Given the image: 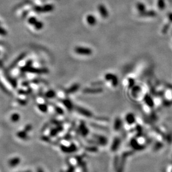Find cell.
Instances as JSON below:
<instances>
[{"label": "cell", "mask_w": 172, "mask_h": 172, "mask_svg": "<svg viewBox=\"0 0 172 172\" xmlns=\"http://www.w3.org/2000/svg\"><path fill=\"white\" fill-rule=\"evenodd\" d=\"M23 70L35 74H46L49 73V70L47 68H36L31 66L25 67L23 68Z\"/></svg>", "instance_id": "obj_1"}, {"label": "cell", "mask_w": 172, "mask_h": 172, "mask_svg": "<svg viewBox=\"0 0 172 172\" xmlns=\"http://www.w3.org/2000/svg\"><path fill=\"white\" fill-rule=\"evenodd\" d=\"M75 52L80 55L82 56H90L92 53V50L91 49L85 47L77 46L74 49Z\"/></svg>", "instance_id": "obj_2"}, {"label": "cell", "mask_w": 172, "mask_h": 172, "mask_svg": "<svg viewBox=\"0 0 172 172\" xmlns=\"http://www.w3.org/2000/svg\"><path fill=\"white\" fill-rule=\"evenodd\" d=\"M74 108L80 115L86 116L87 117H92L93 116V114L91 111L80 106H75Z\"/></svg>", "instance_id": "obj_3"}, {"label": "cell", "mask_w": 172, "mask_h": 172, "mask_svg": "<svg viewBox=\"0 0 172 172\" xmlns=\"http://www.w3.org/2000/svg\"><path fill=\"white\" fill-rule=\"evenodd\" d=\"M80 88V84L78 83H75L72 85L69 88H67V90H65V93L67 94H72L73 93H75L79 90Z\"/></svg>", "instance_id": "obj_4"}, {"label": "cell", "mask_w": 172, "mask_h": 172, "mask_svg": "<svg viewBox=\"0 0 172 172\" xmlns=\"http://www.w3.org/2000/svg\"><path fill=\"white\" fill-rule=\"evenodd\" d=\"M61 102L68 111H72L73 108H74V105L72 103V102L68 98L62 99Z\"/></svg>", "instance_id": "obj_5"}, {"label": "cell", "mask_w": 172, "mask_h": 172, "mask_svg": "<svg viewBox=\"0 0 172 172\" xmlns=\"http://www.w3.org/2000/svg\"><path fill=\"white\" fill-rule=\"evenodd\" d=\"M103 92L102 88H86L83 89V92L85 93H99Z\"/></svg>", "instance_id": "obj_6"}, {"label": "cell", "mask_w": 172, "mask_h": 172, "mask_svg": "<svg viewBox=\"0 0 172 172\" xmlns=\"http://www.w3.org/2000/svg\"><path fill=\"white\" fill-rule=\"evenodd\" d=\"M125 121H126V123L128 125L133 124L136 121L135 115H134L133 113L127 114L125 116Z\"/></svg>", "instance_id": "obj_7"}, {"label": "cell", "mask_w": 172, "mask_h": 172, "mask_svg": "<svg viewBox=\"0 0 172 172\" xmlns=\"http://www.w3.org/2000/svg\"><path fill=\"white\" fill-rule=\"evenodd\" d=\"M20 163V159L19 157H15L9 161V165L11 167H15Z\"/></svg>", "instance_id": "obj_8"}, {"label": "cell", "mask_w": 172, "mask_h": 172, "mask_svg": "<svg viewBox=\"0 0 172 172\" xmlns=\"http://www.w3.org/2000/svg\"><path fill=\"white\" fill-rule=\"evenodd\" d=\"M120 145V140L118 138H115L114 141L112 142V144L111 145V150L115 151L118 149V147Z\"/></svg>", "instance_id": "obj_9"}, {"label": "cell", "mask_w": 172, "mask_h": 172, "mask_svg": "<svg viewBox=\"0 0 172 172\" xmlns=\"http://www.w3.org/2000/svg\"><path fill=\"white\" fill-rule=\"evenodd\" d=\"M44 96H45V98H48V99L53 98L56 97V92L53 90H49L45 93Z\"/></svg>", "instance_id": "obj_10"}, {"label": "cell", "mask_w": 172, "mask_h": 172, "mask_svg": "<svg viewBox=\"0 0 172 172\" xmlns=\"http://www.w3.org/2000/svg\"><path fill=\"white\" fill-rule=\"evenodd\" d=\"M26 133H27V132H26V131L23 130V131H19V132L17 133L16 135H17V137L18 138H20V139H22V140H27V139H29V137L27 136Z\"/></svg>", "instance_id": "obj_11"}, {"label": "cell", "mask_w": 172, "mask_h": 172, "mask_svg": "<svg viewBox=\"0 0 172 172\" xmlns=\"http://www.w3.org/2000/svg\"><path fill=\"white\" fill-rule=\"evenodd\" d=\"M122 124V122L121 120L119 117H117L115 120V123H114V129L116 131H118L121 128Z\"/></svg>", "instance_id": "obj_12"}, {"label": "cell", "mask_w": 172, "mask_h": 172, "mask_svg": "<svg viewBox=\"0 0 172 172\" xmlns=\"http://www.w3.org/2000/svg\"><path fill=\"white\" fill-rule=\"evenodd\" d=\"M87 21L90 25L93 26L96 23V19L92 15H88L87 17Z\"/></svg>", "instance_id": "obj_13"}, {"label": "cell", "mask_w": 172, "mask_h": 172, "mask_svg": "<svg viewBox=\"0 0 172 172\" xmlns=\"http://www.w3.org/2000/svg\"><path fill=\"white\" fill-rule=\"evenodd\" d=\"M99 11L101 13V16L103 17H107V16H108V13L107 11L106 10V9H105V7L102 6V5H101L99 6Z\"/></svg>", "instance_id": "obj_14"}, {"label": "cell", "mask_w": 172, "mask_h": 172, "mask_svg": "<svg viewBox=\"0 0 172 172\" xmlns=\"http://www.w3.org/2000/svg\"><path fill=\"white\" fill-rule=\"evenodd\" d=\"M37 107H38L39 110L43 113H46V112L48 111V106L46 104H41V103L37 105Z\"/></svg>", "instance_id": "obj_15"}, {"label": "cell", "mask_w": 172, "mask_h": 172, "mask_svg": "<svg viewBox=\"0 0 172 172\" xmlns=\"http://www.w3.org/2000/svg\"><path fill=\"white\" fill-rule=\"evenodd\" d=\"M25 56H26V54H25V53H23V54H21L19 57L17 58V59H16L15 61L13 62V63H12V64L11 66V68H12L14 66H15L19 62H20L23 58L25 57Z\"/></svg>", "instance_id": "obj_16"}, {"label": "cell", "mask_w": 172, "mask_h": 172, "mask_svg": "<svg viewBox=\"0 0 172 172\" xmlns=\"http://www.w3.org/2000/svg\"><path fill=\"white\" fill-rule=\"evenodd\" d=\"M140 88L139 86H134L133 88H132V95L134 96V97H137V95H138V93L140 92Z\"/></svg>", "instance_id": "obj_17"}, {"label": "cell", "mask_w": 172, "mask_h": 172, "mask_svg": "<svg viewBox=\"0 0 172 172\" xmlns=\"http://www.w3.org/2000/svg\"><path fill=\"white\" fill-rule=\"evenodd\" d=\"M111 82V84L112 85L113 87H117L118 84V77L114 75V76L113 77L112 79L110 81Z\"/></svg>", "instance_id": "obj_18"}, {"label": "cell", "mask_w": 172, "mask_h": 172, "mask_svg": "<svg viewBox=\"0 0 172 172\" xmlns=\"http://www.w3.org/2000/svg\"><path fill=\"white\" fill-rule=\"evenodd\" d=\"M20 115H19V114H13V115H11V120L12 122H17L20 120Z\"/></svg>", "instance_id": "obj_19"}, {"label": "cell", "mask_w": 172, "mask_h": 172, "mask_svg": "<svg viewBox=\"0 0 172 172\" xmlns=\"http://www.w3.org/2000/svg\"><path fill=\"white\" fill-rule=\"evenodd\" d=\"M53 106L54 107V110H56V112L59 115H63L64 114V111L61 107L57 106L56 105H54V104L53 105Z\"/></svg>", "instance_id": "obj_20"}, {"label": "cell", "mask_w": 172, "mask_h": 172, "mask_svg": "<svg viewBox=\"0 0 172 172\" xmlns=\"http://www.w3.org/2000/svg\"><path fill=\"white\" fill-rule=\"evenodd\" d=\"M35 28V29L39 30H41V29H43V23L41 22L40 21H37L36 23L34 24Z\"/></svg>", "instance_id": "obj_21"}, {"label": "cell", "mask_w": 172, "mask_h": 172, "mask_svg": "<svg viewBox=\"0 0 172 172\" xmlns=\"http://www.w3.org/2000/svg\"><path fill=\"white\" fill-rule=\"evenodd\" d=\"M80 131L81 132H82V133H83V134H87V133H88V129H87V128L85 126V125L84 124V123H83V122H82L81 123V124H80Z\"/></svg>", "instance_id": "obj_22"}, {"label": "cell", "mask_w": 172, "mask_h": 172, "mask_svg": "<svg viewBox=\"0 0 172 172\" xmlns=\"http://www.w3.org/2000/svg\"><path fill=\"white\" fill-rule=\"evenodd\" d=\"M114 75L115 74H112V73H107L104 76V78H105L106 80H107V81H111V80L112 79L113 77L114 76Z\"/></svg>", "instance_id": "obj_23"}, {"label": "cell", "mask_w": 172, "mask_h": 172, "mask_svg": "<svg viewBox=\"0 0 172 172\" xmlns=\"http://www.w3.org/2000/svg\"><path fill=\"white\" fill-rule=\"evenodd\" d=\"M135 86V80L133 78H129L128 79V87L133 88Z\"/></svg>", "instance_id": "obj_24"}, {"label": "cell", "mask_w": 172, "mask_h": 172, "mask_svg": "<svg viewBox=\"0 0 172 172\" xmlns=\"http://www.w3.org/2000/svg\"><path fill=\"white\" fill-rule=\"evenodd\" d=\"M37 21L36 20V19L35 17H31L29 20V23L31 25H34L35 23H36Z\"/></svg>", "instance_id": "obj_25"}, {"label": "cell", "mask_w": 172, "mask_h": 172, "mask_svg": "<svg viewBox=\"0 0 172 172\" xmlns=\"http://www.w3.org/2000/svg\"><path fill=\"white\" fill-rule=\"evenodd\" d=\"M103 82L102 81H100V82H94V83H92V85L93 86H101L103 84Z\"/></svg>", "instance_id": "obj_26"}, {"label": "cell", "mask_w": 172, "mask_h": 172, "mask_svg": "<svg viewBox=\"0 0 172 172\" xmlns=\"http://www.w3.org/2000/svg\"><path fill=\"white\" fill-rule=\"evenodd\" d=\"M32 128V126L30 125H27L24 128V130L26 131V132H29L30 131Z\"/></svg>", "instance_id": "obj_27"}, {"label": "cell", "mask_w": 172, "mask_h": 172, "mask_svg": "<svg viewBox=\"0 0 172 172\" xmlns=\"http://www.w3.org/2000/svg\"><path fill=\"white\" fill-rule=\"evenodd\" d=\"M138 9H139V11H140L141 12H143L144 10V9H145V7L143 6V5H139L138 6Z\"/></svg>", "instance_id": "obj_28"}, {"label": "cell", "mask_w": 172, "mask_h": 172, "mask_svg": "<svg viewBox=\"0 0 172 172\" xmlns=\"http://www.w3.org/2000/svg\"><path fill=\"white\" fill-rule=\"evenodd\" d=\"M36 172H44L43 169L42 168H39L37 169V171Z\"/></svg>", "instance_id": "obj_29"}, {"label": "cell", "mask_w": 172, "mask_h": 172, "mask_svg": "<svg viewBox=\"0 0 172 172\" xmlns=\"http://www.w3.org/2000/svg\"><path fill=\"white\" fill-rule=\"evenodd\" d=\"M169 19H170V20L171 21H172V13L170 14V15H169Z\"/></svg>", "instance_id": "obj_30"}, {"label": "cell", "mask_w": 172, "mask_h": 172, "mask_svg": "<svg viewBox=\"0 0 172 172\" xmlns=\"http://www.w3.org/2000/svg\"><path fill=\"white\" fill-rule=\"evenodd\" d=\"M31 172V171H25V172Z\"/></svg>", "instance_id": "obj_31"}]
</instances>
